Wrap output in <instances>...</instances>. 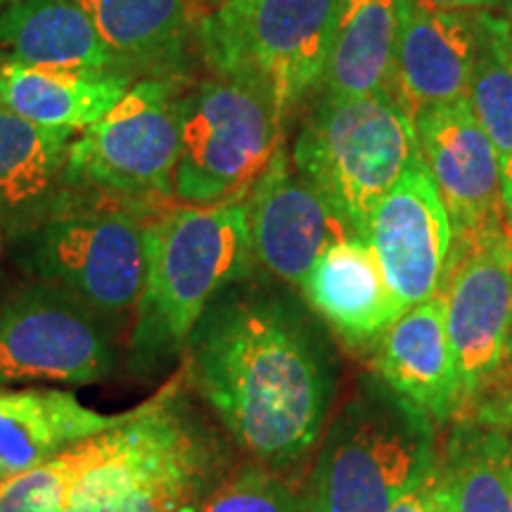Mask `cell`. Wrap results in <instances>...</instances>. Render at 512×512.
Returning a JSON list of instances; mask_svg holds the SVG:
<instances>
[{
    "mask_svg": "<svg viewBox=\"0 0 512 512\" xmlns=\"http://www.w3.org/2000/svg\"><path fill=\"white\" fill-rule=\"evenodd\" d=\"M482 12L437 10L401 0L392 98L408 117L467 98Z\"/></svg>",
    "mask_w": 512,
    "mask_h": 512,
    "instance_id": "9a60e30c",
    "label": "cell"
},
{
    "mask_svg": "<svg viewBox=\"0 0 512 512\" xmlns=\"http://www.w3.org/2000/svg\"><path fill=\"white\" fill-rule=\"evenodd\" d=\"M422 5H430L437 10H463V12H491L505 0H420Z\"/></svg>",
    "mask_w": 512,
    "mask_h": 512,
    "instance_id": "83f0119b",
    "label": "cell"
},
{
    "mask_svg": "<svg viewBox=\"0 0 512 512\" xmlns=\"http://www.w3.org/2000/svg\"><path fill=\"white\" fill-rule=\"evenodd\" d=\"M256 256L245 200L169 209L147 223L145 285L128 370L152 380L183 354L192 328L223 287L247 278Z\"/></svg>",
    "mask_w": 512,
    "mask_h": 512,
    "instance_id": "3957f363",
    "label": "cell"
},
{
    "mask_svg": "<svg viewBox=\"0 0 512 512\" xmlns=\"http://www.w3.org/2000/svg\"><path fill=\"white\" fill-rule=\"evenodd\" d=\"M183 95L169 81L131 86L69 147L67 181L128 200H169L181 150Z\"/></svg>",
    "mask_w": 512,
    "mask_h": 512,
    "instance_id": "30bf717a",
    "label": "cell"
},
{
    "mask_svg": "<svg viewBox=\"0 0 512 512\" xmlns=\"http://www.w3.org/2000/svg\"><path fill=\"white\" fill-rule=\"evenodd\" d=\"M427 482L446 512H512V439L494 427H465Z\"/></svg>",
    "mask_w": 512,
    "mask_h": 512,
    "instance_id": "cb8c5ba5",
    "label": "cell"
},
{
    "mask_svg": "<svg viewBox=\"0 0 512 512\" xmlns=\"http://www.w3.org/2000/svg\"><path fill=\"white\" fill-rule=\"evenodd\" d=\"M223 482V448L178 373L98 434L64 512H200Z\"/></svg>",
    "mask_w": 512,
    "mask_h": 512,
    "instance_id": "7a4b0ae2",
    "label": "cell"
},
{
    "mask_svg": "<svg viewBox=\"0 0 512 512\" xmlns=\"http://www.w3.org/2000/svg\"><path fill=\"white\" fill-rule=\"evenodd\" d=\"M17 264L119 330L145 285L147 223L128 211H62L15 238Z\"/></svg>",
    "mask_w": 512,
    "mask_h": 512,
    "instance_id": "ba28073f",
    "label": "cell"
},
{
    "mask_svg": "<svg viewBox=\"0 0 512 512\" xmlns=\"http://www.w3.org/2000/svg\"><path fill=\"white\" fill-rule=\"evenodd\" d=\"M501 382L512 384V302H510V318H508V339H505L503 370H501V377H498V384Z\"/></svg>",
    "mask_w": 512,
    "mask_h": 512,
    "instance_id": "f546056e",
    "label": "cell"
},
{
    "mask_svg": "<svg viewBox=\"0 0 512 512\" xmlns=\"http://www.w3.org/2000/svg\"><path fill=\"white\" fill-rule=\"evenodd\" d=\"M72 133L31 124L0 105V233L24 230L57 214L67 181Z\"/></svg>",
    "mask_w": 512,
    "mask_h": 512,
    "instance_id": "d6986e66",
    "label": "cell"
},
{
    "mask_svg": "<svg viewBox=\"0 0 512 512\" xmlns=\"http://www.w3.org/2000/svg\"><path fill=\"white\" fill-rule=\"evenodd\" d=\"M117 363V328L57 287L31 280L0 297V389L88 387Z\"/></svg>",
    "mask_w": 512,
    "mask_h": 512,
    "instance_id": "9c48e42d",
    "label": "cell"
},
{
    "mask_svg": "<svg viewBox=\"0 0 512 512\" xmlns=\"http://www.w3.org/2000/svg\"><path fill=\"white\" fill-rule=\"evenodd\" d=\"M467 102L494 143L503 174L512 164V36L505 15L482 12Z\"/></svg>",
    "mask_w": 512,
    "mask_h": 512,
    "instance_id": "d4e9b609",
    "label": "cell"
},
{
    "mask_svg": "<svg viewBox=\"0 0 512 512\" xmlns=\"http://www.w3.org/2000/svg\"><path fill=\"white\" fill-rule=\"evenodd\" d=\"M439 294L463 389V406L498 384L512 302V233L451 245Z\"/></svg>",
    "mask_w": 512,
    "mask_h": 512,
    "instance_id": "8fae6325",
    "label": "cell"
},
{
    "mask_svg": "<svg viewBox=\"0 0 512 512\" xmlns=\"http://www.w3.org/2000/svg\"><path fill=\"white\" fill-rule=\"evenodd\" d=\"M204 3H207V10H211V8H216V5L226 3V0H204Z\"/></svg>",
    "mask_w": 512,
    "mask_h": 512,
    "instance_id": "1f68e13d",
    "label": "cell"
},
{
    "mask_svg": "<svg viewBox=\"0 0 512 512\" xmlns=\"http://www.w3.org/2000/svg\"><path fill=\"white\" fill-rule=\"evenodd\" d=\"M121 418L93 411L62 389H0V482L50 463Z\"/></svg>",
    "mask_w": 512,
    "mask_h": 512,
    "instance_id": "ac0fdd59",
    "label": "cell"
},
{
    "mask_svg": "<svg viewBox=\"0 0 512 512\" xmlns=\"http://www.w3.org/2000/svg\"><path fill=\"white\" fill-rule=\"evenodd\" d=\"M10 3H12V0H0V10H3V8H8Z\"/></svg>",
    "mask_w": 512,
    "mask_h": 512,
    "instance_id": "d6a6232c",
    "label": "cell"
},
{
    "mask_svg": "<svg viewBox=\"0 0 512 512\" xmlns=\"http://www.w3.org/2000/svg\"><path fill=\"white\" fill-rule=\"evenodd\" d=\"M128 88V76L121 72H81L19 62L0 69V105L31 124L64 131L93 126Z\"/></svg>",
    "mask_w": 512,
    "mask_h": 512,
    "instance_id": "44dd1931",
    "label": "cell"
},
{
    "mask_svg": "<svg viewBox=\"0 0 512 512\" xmlns=\"http://www.w3.org/2000/svg\"><path fill=\"white\" fill-rule=\"evenodd\" d=\"M339 0H226L204 12L197 43L221 79L259 88L285 114L323 81Z\"/></svg>",
    "mask_w": 512,
    "mask_h": 512,
    "instance_id": "8992f818",
    "label": "cell"
},
{
    "mask_svg": "<svg viewBox=\"0 0 512 512\" xmlns=\"http://www.w3.org/2000/svg\"><path fill=\"white\" fill-rule=\"evenodd\" d=\"M401 0H339L335 36L323 72L325 95H392Z\"/></svg>",
    "mask_w": 512,
    "mask_h": 512,
    "instance_id": "7402d4cb",
    "label": "cell"
},
{
    "mask_svg": "<svg viewBox=\"0 0 512 512\" xmlns=\"http://www.w3.org/2000/svg\"><path fill=\"white\" fill-rule=\"evenodd\" d=\"M387 512H446V510L441 508V503L437 501V496H434L430 482L425 479L422 486L411 491V494L399 498V501H396Z\"/></svg>",
    "mask_w": 512,
    "mask_h": 512,
    "instance_id": "4316f807",
    "label": "cell"
},
{
    "mask_svg": "<svg viewBox=\"0 0 512 512\" xmlns=\"http://www.w3.org/2000/svg\"><path fill=\"white\" fill-rule=\"evenodd\" d=\"M200 512H309L302 486L271 467H240L211 491Z\"/></svg>",
    "mask_w": 512,
    "mask_h": 512,
    "instance_id": "484cf974",
    "label": "cell"
},
{
    "mask_svg": "<svg viewBox=\"0 0 512 512\" xmlns=\"http://www.w3.org/2000/svg\"><path fill=\"white\" fill-rule=\"evenodd\" d=\"M0 46L12 62L31 67L81 72L124 67L76 0H12L0 10Z\"/></svg>",
    "mask_w": 512,
    "mask_h": 512,
    "instance_id": "ffe728a7",
    "label": "cell"
},
{
    "mask_svg": "<svg viewBox=\"0 0 512 512\" xmlns=\"http://www.w3.org/2000/svg\"><path fill=\"white\" fill-rule=\"evenodd\" d=\"M434 467L432 418L389 384L368 382L325 434L302 486L309 512H387Z\"/></svg>",
    "mask_w": 512,
    "mask_h": 512,
    "instance_id": "277c9868",
    "label": "cell"
},
{
    "mask_svg": "<svg viewBox=\"0 0 512 512\" xmlns=\"http://www.w3.org/2000/svg\"><path fill=\"white\" fill-rule=\"evenodd\" d=\"M505 19L510 24V36H512V0H508V8H505Z\"/></svg>",
    "mask_w": 512,
    "mask_h": 512,
    "instance_id": "4dcf8cb0",
    "label": "cell"
},
{
    "mask_svg": "<svg viewBox=\"0 0 512 512\" xmlns=\"http://www.w3.org/2000/svg\"><path fill=\"white\" fill-rule=\"evenodd\" d=\"M377 373L396 394L432 420H448L463 406V389L446 330V304L437 292L408 309L382 335Z\"/></svg>",
    "mask_w": 512,
    "mask_h": 512,
    "instance_id": "2e32d148",
    "label": "cell"
},
{
    "mask_svg": "<svg viewBox=\"0 0 512 512\" xmlns=\"http://www.w3.org/2000/svg\"><path fill=\"white\" fill-rule=\"evenodd\" d=\"M181 375L256 463L290 470L318 444L330 366L292 306L256 297L209 304L183 347Z\"/></svg>",
    "mask_w": 512,
    "mask_h": 512,
    "instance_id": "6da1fadb",
    "label": "cell"
},
{
    "mask_svg": "<svg viewBox=\"0 0 512 512\" xmlns=\"http://www.w3.org/2000/svg\"><path fill=\"white\" fill-rule=\"evenodd\" d=\"M283 114L259 88L204 81L183 95L171 197L188 207L242 202L280 150Z\"/></svg>",
    "mask_w": 512,
    "mask_h": 512,
    "instance_id": "52a82bcc",
    "label": "cell"
},
{
    "mask_svg": "<svg viewBox=\"0 0 512 512\" xmlns=\"http://www.w3.org/2000/svg\"><path fill=\"white\" fill-rule=\"evenodd\" d=\"M366 240L403 311L439 292L451 254V221L422 157L377 204Z\"/></svg>",
    "mask_w": 512,
    "mask_h": 512,
    "instance_id": "5bb4252c",
    "label": "cell"
},
{
    "mask_svg": "<svg viewBox=\"0 0 512 512\" xmlns=\"http://www.w3.org/2000/svg\"><path fill=\"white\" fill-rule=\"evenodd\" d=\"M413 126L451 221V245L508 230L501 162L467 98L427 107L415 114Z\"/></svg>",
    "mask_w": 512,
    "mask_h": 512,
    "instance_id": "7c38bea8",
    "label": "cell"
},
{
    "mask_svg": "<svg viewBox=\"0 0 512 512\" xmlns=\"http://www.w3.org/2000/svg\"><path fill=\"white\" fill-rule=\"evenodd\" d=\"M503 214L505 226L512 233V164L503 171Z\"/></svg>",
    "mask_w": 512,
    "mask_h": 512,
    "instance_id": "f1b7e54d",
    "label": "cell"
},
{
    "mask_svg": "<svg viewBox=\"0 0 512 512\" xmlns=\"http://www.w3.org/2000/svg\"><path fill=\"white\" fill-rule=\"evenodd\" d=\"M256 264L299 285L325 249L356 235L328 197L294 169L280 147L247 200Z\"/></svg>",
    "mask_w": 512,
    "mask_h": 512,
    "instance_id": "4fadbf2b",
    "label": "cell"
},
{
    "mask_svg": "<svg viewBox=\"0 0 512 512\" xmlns=\"http://www.w3.org/2000/svg\"><path fill=\"white\" fill-rule=\"evenodd\" d=\"M309 304L351 347L382 339L403 316L368 240L351 235L325 249L306 275Z\"/></svg>",
    "mask_w": 512,
    "mask_h": 512,
    "instance_id": "e0dca14e",
    "label": "cell"
},
{
    "mask_svg": "<svg viewBox=\"0 0 512 512\" xmlns=\"http://www.w3.org/2000/svg\"><path fill=\"white\" fill-rule=\"evenodd\" d=\"M124 67L171 64L207 8L200 0H76Z\"/></svg>",
    "mask_w": 512,
    "mask_h": 512,
    "instance_id": "603a6c76",
    "label": "cell"
},
{
    "mask_svg": "<svg viewBox=\"0 0 512 512\" xmlns=\"http://www.w3.org/2000/svg\"><path fill=\"white\" fill-rule=\"evenodd\" d=\"M418 157L413 119L387 93L325 95L292 150L294 169L335 204L363 240L375 207Z\"/></svg>",
    "mask_w": 512,
    "mask_h": 512,
    "instance_id": "5b68a950",
    "label": "cell"
}]
</instances>
